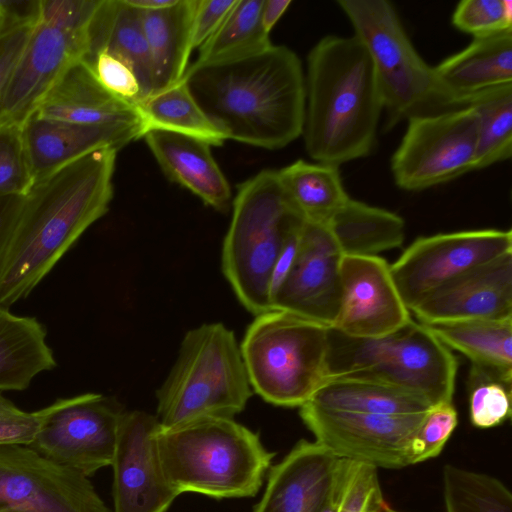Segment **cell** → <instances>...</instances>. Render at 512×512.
Wrapping results in <instances>:
<instances>
[{
  "mask_svg": "<svg viewBox=\"0 0 512 512\" xmlns=\"http://www.w3.org/2000/svg\"><path fill=\"white\" fill-rule=\"evenodd\" d=\"M117 152L93 151L35 182L22 197L0 259V306L25 299L107 213Z\"/></svg>",
  "mask_w": 512,
  "mask_h": 512,
  "instance_id": "cell-1",
  "label": "cell"
},
{
  "mask_svg": "<svg viewBox=\"0 0 512 512\" xmlns=\"http://www.w3.org/2000/svg\"><path fill=\"white\" fill-rule=\"evenodd\" d=\"M182 80L227 139L275 150L302 135L305 75L301 60L287 46L272 44L236 60L194 62Z\"/></svg>",
  "mask_w": 512,
  "mask_h": 512,
  "instance_id": "cell-2",
  "label": "cell"
},
{
  "mask_svg": "<svg viewBox=\"0 0 512 512\" xmlns=\"http://www.w3.org/2000/svg\"><path fill=\"white\" fill-rule=\"evenodd\" d=\"M302 136L318 163L340 165L369 156L383 99L368 51L355 36L327 35L310 50Z\"/></svg>",
  "mask_w": 512,
  "mask_h": 512,
  "instance_id": "cell-3",
  "label": "cell"
},
{
  "mask_svg": "<svg viewBox=\"0 0 512 512\" xmlns=\"http://www.w3.org/2000/svg\"><path fill=\"white\" fill-rule=\"evenodd\" d=\"M165 476L179 492L212 498L257 494L274 453L233 418L206 417L157 434Z\"/></svg>",
  "mask_w": 512,
  "mask_h": 512,
  "instance_id": "cell-4",
  "label": "cell"
},
{
  "mask_svg": "<svg viewBox=\"0 0 512 512\" xmlns=\"http://www.w3.org/2000/svg\"><path fill=\"white\" fill-rule=\"evenodd\" d=\"M252 391L233 331L222 323L202 324L182 339L156 392V417L163 429L206 417L233 418Z\"/></svg>",
  "mask_w": 512,
  "mask_h": 512,
  "instance_id": "cell-5",
  "label": "cell"
},
{
  "mask_svg": "<svg viewBox=\"0 0 512 512\" xmlns=\"http://www.w3.org/2000/svg\"><path fill=\"white\" fill-rule=\"evenodd\" d=\"M231 206L222 271L239 302L255 316L271 309L274 265L288 233L304 219L292 207L274 170H262L243 182Z\"/></svg>",
  "mask_w": 512,
  "mask_h": 512,
  "instance_id": "cell-6",
  "label": "cell"
},
{
  "mask_svg": "<svg viewBox=\"0 0 512 512\" xmlns=\"http://www.w3.org/2000/svg\"><path fill=\"white\" fill-rule=\"evenodd\" d=\"M328 327L275 308L255 315L239 344L252 390L281 407L309 401L326 380Z\"/></svg>",
  "mask_w": 512,
  "mask_h": 512,
  "instance_id": "cell-7",
  "label": "cell"
},
{
  "mask_svg": "<svg viewBox=\"0 0 512 512\" xmlns=\"http://www.w3.org/2000/svg\"><path fill=\"white\" fill-rule=\"evenodd\" d=\"M337 4L372 60L386 112V129L415 116L458 109L442 90L434 67L413 46L391 2L339 0Z\"/></svg>",
  "mask_w": 512,
  "mask_h": 512,
  "instance_id": "cell-8",
  "label": "cell"
},
{
  "mask_svg": "<svg viewBox=\"0 0 512 512\" xmlns=\"http://www.w3.org/2000/svg\"><path fill=\"white\" fill-rule=\"evenodd\" d=\"M477 138L478 117L471 106L408 119L391 159L395 184L420 191L476 170Z\"/></svg>",
  "mask_w": 512,
  "mask_h": 512,
  "instance_id": "cell-9",
  "label": "cell"
},
{
  "mask_svg": "<svg viewBox=\"0 0 512 512\" xmlns=\"http://www.w3.org/2000/svg\"><path fill=\"white\" fill-rule=\"evenodd\" d=\"M29 445L48 460L87 477L112 463L123 411L99 393L58 399L42 408Z\"/></svg>",
  "mask_w": 512,
  "mask_h": 512,
  "instance_id": "cell-10",
  "label": "cell"
},
{
  "mask_svg": "<svg viewBox=\"0 0 512 512\" xmlns=\"http://www.w3.org/2000/svg\"><path fill=\"white\" fill-rule=\"evenodd\" d=\"M508 252H512L511 230L435 234L416 239L390 265V272L402 301L411 311L452 279Z\"/></svg>",
  "mask_w": 512,
  "mask_h": 512,
  "instance_id": "cell-11",
  "label": "cell"
},
{
  "mask_svg": "<svg viewBox=\"0 0 512 512\" xmlns=\"http://www.w3.org/2000/svg\"><path fill=\"white\" fill-rule=\"evenodd\" d=\"M299 408L315 441L339 458L376 468L409 465L411 442L428 412L377 415L324 408L309 401Z\"/></svg>",
  "mask_w": 512,
  "mask_h": 512,
  "instance_id": "cell-12",
  "label": "cell"
},
{
  "mask_svg": "<svg viewBox=\"0 0 512 512\" xmlns=\"http://www.w3.org/2000/svg\"><path fill=\"white\" fill-rule=\"evenodd\" d=\"M27 512H110L87 476L26 445H0V508Z\"/></svg>",
  "mask_w": 512,
  "mask_h": 512,
  "instance_id": "cell-13",
  "label": "cell"
},
{
  "mask_svg": "<svg viewBox=\"0 0 512 512\" xmlns=\"http://www.w3.org/2000/svg\"><path fill=\"white\" fill-rule=\"evenodd\" d=\"M88 50V29L38 17L25 50L0 97V129L22 128L59 78Z\"/></svg>",
  "mask_w": 512,
  "mask_h": 512,
  "instance_id": "cell-14",
  "label": "cell"
},
{
  "mask_svg": "<svg viewBox=\"0 0 512 512\" xmlns=\"http://www.w3.org/2000/svg\"><path fill=\"white\" fill-rule=\"evenodd\" d=\"M159 429L152 414L123 412L111 463L114 512H165L179 495L162 467Z\"/></svg>",
  "mask_w": 512,
  "mask_h": 512,
  "instance_id": "cell-15",
  "label": "cell"
},
{
  "mask_svg": "<svg viewBox=\"0 0 512 512\" xmlns=\"http://www.w3.org/2000/svg\"><path fill=\"white\" fill-rule=\"evenodd\" d=\"M341 257L328 227L305 221L297 255L271 300V309L332 326L341 303Z\"/></svg>",
  "mask_w": 512,
  "mask_h": 512,
  "instance_id": "cell-16",
  "label": "cell"
},
{
  "mask_svg": "<svg viewBox=\"0 0 512 512\" xmlns=\"http://www.w3.org/2000/svg\"><path fill=\"white\" fill-rule=\"evenodd\" d=\"M341 303L333 327L361 338L390 335L412 318L387 261L377 255H342Z\"/></svg>",
  "mask_w": 512,
  "mask_h": 512,
  "instance_id": "cell-17",
  "label": "cell"
},
{
  "mask_svg": "<svg viewBox=\"0 0 512 512\" xmlns=\"http://www.w3.org/2000/svg\"><path fill=\"white\" fill-rule=\"evenodd\" d=\"M457 360L423 324L412 319L395 332L387 360L364 372L346 378L386 383L403 388L431 406L452 403Z\"/></svg>",
  "mask_w": 512,
  "mask_h": 512,
  "instance_id": "cell-18",
  "label": "cell"
},
{
  "mask_svg": "<svg viewBox=\"0 0 512 512\" xmlns=\"http://www.w3.org/2000/svg\"><path fill=\"white\" fill-rule=\"evenodd\" d=\"M410 312L422 324L512 318V252L452 279Z\"/></svg>",
  "mask_w": 512,
  "mask_h": 512,
  "instance_id": "cell-19",
  "label": "cell"
},
{
  "mask_svg": "<svg viewBox=\"0 0 512 512\" xmlns=\"http://www.w3.org/2000/svg\"><path fill=\"white\" fill-rule=\"evenodd\" d=\"M144 134L145 128L139 124L85 125L35 114L22 127L34 183L93 151L119 150Z\"/></svg>",
  "mask_w": 512,
  "mask_h": 512,
  "instance_id": "cell-20",
  "label": "cell"
},
{
  "mask_svg": "<svg viewBox=\"0 0 512 512\" xmlns=\"http://www.w3.org/2000/svg\"><path fill=\"white\" fill-rule=\"evenodd\" d=\"M338 458L317 441L300 440L270 469L265 492L253 512H319Z\"/></svg>",
  "mask_w": 512,
  "mask_h": 512,
  "instance_id": "cell-21",
  "label": "cell"
},
{
  "mask_svg": "<svg viewBox=\"0 0 512 512\" xmlns=\"http://www.w3.org/2000/svg\"><path fill=\"white\" fill-rule=\"evenodd\" d=\"M34 114L77 124L145 128L137 107L108 91L83 59L67 68Z\"/></svg>",
  "mask_w": 512,
  "mask_h": 512,
  "instance_id": "cell-22",
  "label": "cell"
},
{
  "mask_svg": "<svg viewBox=\"0 0 512 512\" xmlns=\"http://www.w3.org/2000/svg\"><path fill=\"white\" fill-rule=\"evenodd\" d=\"M143 137L167 178L217 211L225 212L230 208L231 189L209 143L160 129L148 130Z\"/></svg>",
  "mask_w": 512,
  "mask_h": 512,
  "instance_id": "cell-23",
  "label": "cell"
},
{
  "mask_svg": "<svg viewBox=\"0 0 512 512\" xmlns=\"http://www.w3.org/2000/svg\"><path fill=\"white\" fill-rule=\"evenodd\" d=\"M434 71L442 90L458 108L468 106L486 90L512 84V30L473 38Z\"/></svg>",
  "mask_w": 512,
  "mask_h": 512,
  "instance_id": "cell-24",
  "label": "cell"
},
{
  "mask_svg": "<svg viewBox=\"0 0 512 512\" xmlns=\"http://www.w3.org/2000/svg\"><path fill=\"white\" fill-rule=\"evenodd\" d=\"M195 0H178L171 7L140 11L152 71V94L181 81L192 45Z\"/></svg>",
  "mask_w": 512,
  "mask_h": 512,
  "instance_id": "cell-25",
  "label": "cell"
},
{
  "mask_svg": "<svg viewBox=\"0 0 512 512\" xmlns=\"http://www.w3.org/2000/svg\"><path fill=\"white\" fill-rule=\"evenodd\" d=\"M423 325L449 349L464 354L471 361L470 371L511 385L512 318Z\"/></svg>",
  "mask_w": 512,
  "mask_h": 512,
  "instance_id": "cell-26",
  "label": "cell"
},
{
  "mask_svg": "<svg viewBox=\"0 0 512 512\" xmlns=\"http://www.w3.org/2000/svg\"><path fill=\"white\" fill-rule=\"evenodd\" d=\"M102 50L123 58L133 67L143 99L152 94L151 63L141 13L125 0H100L91 19L83 60Z\"/></svg>",
  "mask_w": 512,
  "mask_h": 512,
  "instance_id": "cell-27",
  "label": "cell"
},
{
  "mask_svg": "<svg viewBox=\"0 0 512 512\" xmlns=\"http://www.w3.org/2000/svg\"><path fill=\"white\" fill-rule=\"evenodd\" d=\"M46 336L35 317L0 306V392L23 391L38 374L57 366Z\"/></svg>",
  "mask_w": 512,
  "mask_h": 512,
  "instance_id": "cell-28",
  "label": "cell"
},
{
  "mask_svg": "<svg viewBox=\"0 0 512 512\" xmlns=\"http://www.w3.org/2000/svg\"><path fill=\"white\" fill-rule=\"evenodd\" d=\"M325 225L342 255L374 256L400 247L405 235L400 216L351 198Z\"/></svg>",
  "mask_w": 512,
  "mask_h": 512,
  "instance_id": "cell-29",
  "label": "cell"
},
{
  "mask_svg": "<svg viewBox=\"0 0 512 512\" xmlns=\"http://www.w3.org/2000/svg\"><path fill=\"white\" fill-rule=\"evenodd\" d=\"M309 402L329 409L391 416L426 413L432 407L403 388L345 377L326 379Z\"/></svg>",
  "mask_w": 512,
  "mask_h": 512,
  "instance_id": "cell-30",
  "label": "cell"
},
{
  "mask_svg": "<svg viewBox=\"0 0 512 512\" xmlns=\"http://www.w3.org/2000/svg\"><path fill=\"white\" fill-rule=\"evenodd\" d=\"M277 175L292 207L306 222L326 224L350 198L337 166L298 160Z\"/></svg>",
  "mask_w": 512,
  "mask_h": 512,
  "instance_id": "cell-31",
  "label": "cell"
},
{
  "mask_svg": "<svg viewBox=\"0 0 512 512\" xmlns=\"http://www.w3.org/2000/svg\"><path fill=\"white\" fill-rule=\"evenodd\" d=\"M136 107L146 132L151 129L176 132L201 139L211 146H220L227 140L204 114L182 79L151 94Z\"/></svg>",
  "mask_w": 512,
  "mask_h": 512,
  "instance_id": "cell-32",
  "label": "cell"
},
{
  "mask_svg": "<svg viewBox=\"0 0 512 512\" xmlns=\"http://www.w3.org/2000/svg\"><path fill=\"white\" fill-rule=\"evenodd\" d=\"M263 0H236L218 30L199 48L195 63L236 60L272 45L261 24Z\"/></svg>",
  "mask_w": 512,
  "mask_h": 512,
  "instance_id": "cell-33",
  "label": "cell"
},
{
  "mask_svg": "<svg viewBox=\"0 0 512 512\" xmlns=\"http://www.w3.org/2000/svg\"><path fill=\"white\" fill-rule=\"evenodd\" d=\"M477 113L476 170L505 161L512 155V84L474 96L469 105Z\"/></svg>",
  "mask_w": 512,
  "mask_h": 512,
  "instance_id": "cell-34",
  "label": "cell"
},
{
  "mask_svg": "<svg viewBox=\"0 0 512 512\" xmlns=\"http://www.w3.org/2000/svg\"><path fill=\"white\" fill-rule=\"evenodd\" d=\"M442 479L445 512H512L510 490L493 476L447 464Z\"/></svg>",
  "mask_w": 512,
  "mask_h": 512,
  "instance_id": "cell-35",
  "label": "cell"
},
{
  "mask_svg": "<svg viewBox=\"0 0 512 512\" xmlns=\"http://www.w3.org/2000/svg\"><path fill=\"white\" fill-rule=\"evenodd\" d=\"M395 332L380 338H361L328 327L326 379L346 377L383 364L390 353Z\"/></svg>",
  "mask_w": 512,
  "mask_h": 512,
  "instance_id": "cell-36",
  "label": "cell"
},
{
  "mask_svg": "<svg viewBox=\"0 0 512 512\" xmlns=\"http://www.w3.org/2000/svg\"><path fill=\"white\" fill-rule=\"evenodd\" d=\"M469 389L470 421L475 427H495L510 418L511 385L470 372Z\"/></svg>",
  "mask_w": 512,
  "mask_h": 512,
  "instance_id": "cell-37",
  "label": "cell"
},
{
  "mask_svg": "<svg viewBox=\"0 0 512 512\" xmlns=\"http://www.w3.org/2000/svg\"><path fill=\"white\" fill-rule=\"evenodd\" d=\"M452 24L473 38L512 30V1L463 0L452 14Z\"/></svg>",
  "mask_w": 512,
  "mask_h": 512,
  "instance_id": "cell-38",
  "label": "cell"
},
{
  "mask_svg": "<svg viewBox=\"0 0 512 512\" xmlns=\"http://www.w3.org/2000/svg\"><path fill=\"white\" fill-rule=\"evenodd\" d=\"M33 185L22 128L0 129V198L24 196Z\"/></svg>",
  "mask_w": 512,
  "mask_h": 512,
  "instance_id": "cell-39",
  "label": "cell"
},
{
  "mask_svg": "<svg viewBox=\"0 0 512 512\" xmlns=\"http://www.w3.org/2000/svg\"><path fill=\"white\" fill-rule=\"evenodd\" d=\"M458 424L452 403L431 407L415 434L409 450V465L438 456Z\"/></svg>",
  "mask_w": 512,
  "mask_h": 512,
  "instance_id": "cell-40",
  "label": "cell"
},
{
  "mask_svg": "<svg viewBox=\"0 0 512 512\" xmlns=\"http://www.w3.org/2000/svg\"><path fill=\"white\" fill-rule=\"evenodd\" d=\"M84 61L99 82L117 97L135 106L143 99L137 74L123 58L102 50Z\"/></svg>",
  "mask_w": 512,
  "mask_h": 512,
  "instance_id": "cell-41",
  "label": "cell"
},
{
  "mask_svg": "<svg viewBox=\"0 0 512 512\" xmlns=\"http://www.w3.org/2000/svg\"><path fill=\"white\" fill-rule=\"evenodd\" d=\"M43 419V410L27 412L18 408L0 392V445L29 446Z\"/></svg>",
  "mask_w": 512,
  "mask_h": 512,
  "instance_id": "cell-42",
  "label": "cell"
},
{
  "mask_svg": "<svg viewBox=\"0 0 512 512\" xmlns=\"http://www.w3.org/2000/svg\"><path fill=\"white\" fill-rule=\"evenodd\" d=\"M385 503L377 468L359 462L340 512H378Z\"/></svg>",
  "mask_w": 512,
  "mask_h": 512,
  "instance_id": "cell-43",
  "label": "cell"
},
{
  "mask_svg": "<svg viewBox=\"0 0 512 512\" xmlns=\"http://www.w3.org/2000/svg\"><path fill=\"white\" fill-rule=\"evenodd\" d=\"M236 0H195L192 45L200 48L220 27Z\"/></svg>",
  "mask_w": 512,
  "mask_h": 512,
  "instance_id": "cell-44",
  "label": "cell"
},
{
  "mask_svg": "<svg viewBox=\"0 0 512 512\" xmlns=\"http://www.w3.org/2000/svg\"><path fill=\"white\" fill-rule=\"evenodd\" d=\"M36 22L26 23L0 32V97L21 58Z\"/></svg>",
  "mask_w": 512,
  "mask_h": 512,
  "instance_id": "cell-45",
  "label": "cell"
},
{
  "mask_svg": "<svg viewBox=\"0 0 512 512\" xmlns=\"http://www.w3.org/2000/svg\"><path fill=\"white\" fill-rule=\"evenodd\" d=\"M359 462L338 458L329 492L319 512H340Z\"/></svg>",
  "mask_w": 512,
  "mask_h": 512,
  "instance_id": "cell-46",
  "label": "cell"
},
{
  "mask_svg": "<svg viewBox=\"0 0 512 512\" xmlns=\"http://www.w3.org/2000/svg\"><path fill=\"white\" fill-rule=\"evenodd\" d=\"M304 222L305 221L300 222L290 230L276 260L269 283L270 306L273 296L285 280L293 265L297 255Z\"/></svg>",
  "mask_w": 512,
  "mask_h": 512,
  "instance_id": "cell-47",
  "label": "cell"
},
{
  "mask_svg": "<svg viewBox=\"0 0 512 512\" xmlns=\"http://www.w3.org/2000/svg\"><path fill=\"white\" fill-rule=\"evenodd\" d=\"M22 197L0 198V259L11 235Z\"/></svg>",
  "mask_w": 512,
  "mask_h": 512,
  "instance_id": "cell-48",
  "label": "cell"
},
{
  "mask_svg": "<svg viewBox=\"0 0 512 512\" xmlns=\"http://www.w3.org/2000/svg\"><path fill=\"white\" fill-rule=\"evenodd\" d=\"M290 4V0H263L260 18L266 33L270 34Z\"/></svg>",
  "mask_w": 512,
  "mask_h": 512,
  "instance_id": "cell-49",
  "label": "cell"
},
{
  "mask_svg": "<svg viewBox=\"0 0 512 512\" xmlns=\"http://www.w3.org/2000/svg\"><path fill=\"white\" fill-rule=\"evenodd\" d=\"M178 0H125V2L140 11H153L171 7Z\"/></svg>",
  "mask_w": 512,
  "mask_h": 512,
  "instance_id": "cell-50",
  "label": "cell"
},
{
  "mask_svg": "<svg viewBox=\"0 0 512 512\" xmlns=\"http://www.w3.org/2000/svg\"><path fill=\"white\" fill-rule=\"evenodd\" d=\"M378 512H402L390 507L387 503Z\"/></svg>",
  "mask_w": 512,
  "mask_h": 512,
  "instance_id": "cell-51",
  "label": "cell"
},
{
  "mask_svg": "<svg viewBox=\"0 0 512 512\" xmlns=\"http://www.w3.org/2000/svg\"><path fill=\"white\" fill-rule=\"evenodd\" d=\"M0 512H27L21 509L12 508V507H1Z\"/></svg>",
  "mask_w": 512,
  "mask_h": 512,
  "instance_id": "cell-52",
  "label": "cell"
},
{
  "mask_svg": "<svg viewBox=\"0 0 512 512\" xmlns=\"http://www.w3.org/2000/svg\"><path fill=\"white\" fill-rule=\"evenodd\" d=\"M0 18H1V5H0Z\"/></svg>",
  "mask_w": 512,
  "mask_h": 512,
  "instance_id": "cell-53",
  "label": "cell"
}]
</instances>
